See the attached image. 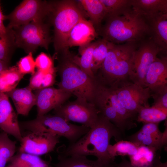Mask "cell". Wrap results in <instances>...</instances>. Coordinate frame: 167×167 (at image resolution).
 <instances>
[{
  "label": "cell",
  "instance_id": "obj_1",
  "mask_svg": "<svg viewBox=\"0 0 167 167\" xmlns=\"http://www.w3.org/2000/svg\"><path fill=\"white\" fill-rule=\"evenodd\" d=\"M122 134L119 129L103 115L99 113L94 126L76 142L67 146L58 147V154L67 156L91 155L104 162L114 161L109 157L107 149L113 137L117 141L122 140Z\"/></svg>",
  "mask_w": 167,
  "mask_h": 167
},
{
  "label": "cell",
  "instance_id": "obj_2",
  "mask_svg": "<svg viewBox=\"0 0 167 167\" xmlns=\"http://www.w3.org/2000/svg\"><path fill=\"white\" fill-rule=\"evenodd\" d=\"M55 56L58 62L56 69L60 78L58 88L94 104L98 84L96 77L92 78L80 68L73 60L69 49Z\"/></svg>",
  "mask_w": 167,
  "mask_h": 167
},
{
  "label": "cell",
  "instance_id": "obj_3",
  "mask_svg": "<svg viewBox=\"0 0 167 167\" xmlns=\"http://www.w3.org/2000/svg\"><path fill=\"white\" fill-rule=\"evenodd\" d=\"M98 34L115 44L127 42L140 43L150 38L149 26L144 17L133 9L122 15L105 19Z\"/></svg>",
  "mask_w": 167,
  "mask_h": 167
},
{
  "label": "cell",
  "instance_id": "obj_4",
  "mask_svg": "<svg viewBox=\"0 0 167 167\" xmlns=\"http://www.w3.org/2000/svg\"><path fill=\"white\" fill-rule=\"evenodd\" d=\"M139 43L115 44L108 41L107 54L99 70V73L96 75L98 80L113 88L129 81L133 58Z\"/></svg>",
  "mask_w": 167,
  "mask_h": 167
},
{
  "label": "cell",
  "instance_id": "obj_5",
  "mask_svg": "<svg viewBox=\"0 0 167 167\" xmlns=\"http://www.w3.org/2000/svg\"><path fill=\"white\" fill-rule=\"evenodd\" d=\"M49 3L47 16L54 28L53 41L56 54L67 48L71 31L78 22L85 18V15L77 1H53Z\"/></svg>",
  "mask_w": 167,
  "mask_h": 167
},
{
  "label": "cell",
  "instance_id": "obj_6",
  "mask_svg": "<svg viewBox=\"0 0 167 167\" xmlns=\"http://www.w3.org/2000/svg\"><path fill=\"white\" fill-rule=\"evenodd\" d=\"M25 129L32 132L51 133L66 138L69 144L74 143L90 130V128L78 126L66 121L56 115H44L35 119L27 121Z\"/></svg>",
  "mask_w": 167,
  "mask_h": 167
},
{
  "label": "cell",
  "instance_id": "obj_7",
  "mask_svg": "<svg viewBox=\"0 0 167 167\" xmlns=\"http://www.w3.org/2000/svg\"><path fill=\"white\" fill-rule=\"evenodd\" d=\"M49 26V24L44 22V19H39L14 28L16 47L28 54L33 53L39 46L48 50L52 39Z\"/></svg>",
  "mask_w": 167,
  "mask_h": 167
},
{
  "label": "cell",
  "instance_id": "obj_8",
  "mask_svg": "<svg viewBox=\"0 0 167 167\" xmlns=\"http://www.w3.org/2000/svg\"><path fill=\"white\" fill-rule=\"evenodd\" d=\"M160 53L159 48L151 38L140 42L134 55L129 74V80L134 83L145 88L144 80L146 73Z\"/></svg>",
  "mask_w": 167,
  "mask_h": 167
},
{
  "label": "cell",
  "instance_id": "obj_9",
  "mask_svg": "<svg viewBox=\"0 0 167 167\" xmlns=\"http://www.w3.org/2000/svg\"><path fill=\"white\" fill-rule=\"evenodd\" d=\"M54 110V114L66 121L77 122L90 128L96 124L100 113L94 104L78 98L73 101H66Z\"/></svg>",
  "mask_w": 167,
  "mask_h": 167
},
{
  "label": "cell",
  "instance_id": "obj_10",
  "mask_svg": "<svg viewBox=\"0 0 167 167\" xmlns=\"http://www.w3.org/2000/svg\"><path fill=\"white\" fill-rule=\"evenodd\" d=\"M49 11V2L24 0L10 14L5 15L4 20L9 21L6 28L13 29L34 20L44 19L47 16Z\"/></svg>",
  "mask_w": 167,
  "mask_h": 167
},
{
  "label": "cell",
  "instance_id": "obj_11",
  "mask_svg": "<svg viewBox=\"0 0 167 167\" xmlns=\"http://www.w3.org/2000/svg\"><path fill=\"white\" fill-rule=\"evenodd\" d=\"M113 89L123 106L136 116L141 107L149 106L148 101L151 92L148 88H143L128 81Z\"/></svg>",
  "mask_w": 167,
  "mask_h": 167
},
{
  "label": "cell",
  "instance_id": "obj_12",
  "mask_svg": "<svg viewBox=\"0 0 167 167\" xmlns=\"http://www.w3.org/2000/svg\"><path fill=\"white\" fill-rule=\"evenodd\" d=\"M60 137L48 133L29 132L23 136L18 152L38 156L47 154L54 150Z\"/></svg>",
  "mask_w": 167,
  "mask_h": 167
},
{
  "label": "cell",
  "instance_id": "obj_13",
  "mask_svg": "<svg viewBox=\"0 0 167 167\" xmlns=\"http://www.w3.org/2000/svg\"><path fill=\"white\" fill-rule=\"evenodd\" d=\"M35 95L37 116H40L62 105L72 94L59 88L49 87L36 90Z\"/></svg>",
  "mask_w": 167,
  "mask_h": 167
},
{
  "label": "cell",
  "instance_id": "obj_14",
  "mask_svg": "<svg viewBox=\"0 0 167 167\" xmlns=\"http://www.w3.org/2000/svg\"><path fill=\"white\" fill-rule=\"evenodd\" d=\"M8 98L5 93L0 92V128L20 142L23 135L17 115Z\"/></svg>",
  "mask_w": 167,
  "mask_h": 167
},
{
  "label": "cell",
  "instance_id": "obj_15",
  "mask_svg": "<svg viewBox=\"0 0 167 167\" xmlns=\"http://www.w3.org/2000/svg\"><path fill=\"white\" fill-rule=\"evenodd\" d=\"M143 17L149 27L151 38L159 48L161 55L167 56V13Z\"/></svg>",
  "mask_w": 167,
  "mask_h": 167
},
{
  "label": "cell",
  "instance_id": "obj_16",
  "mask_svg": "<svg viewBox=\"0 0 167 167\" xmlns=\"http://www.w3.org/2000/svg\"><path fill=\"white\" fill-rule=\"evenodd\" d=\"M98 34L92 23L84 18L73 27L69 34L66 48L77 46L79 47L91 43Z\"/></svg>",
  "mask_w": 167,
  "mask_h": 167
},
{
  "label": "cell",
  "instance_id": "obj_17",
  "mask_svg": "<svg viewBox=\"0 0 167 167\" xmlns=\"http://www.w3.org/2000/svg\"><path fill=\"white\" fill-rule=\"evenodd\" d=\"M145 87L150 92L167 85V56L157 57L151 64L145 75Z\"/></svg>",
  "mask_w": 167,
  "mask_h": 167
},
{
  "label": "cell",
  "instance_id": "obj_18",
  "mask_svg": "<svg viewBox=\"0 0 167 167\" xmlns=\"http://www.w3.org/2000/svg\"><path fill=\"white\" fill-rule=\"evenodd\" d=\"M32 91L28 86L24 88H15L5 93L12 99L18 114L27 116L36 105L35 96Z\"/></svg>",
  "mask_w": 167,
  "mask_h": 167
},
{
  "label": "cell",
  "instance_id": "obj_19",
  "mask_svg": "<svg viewBox=\"0 0 167 167\" xmlns=\"http://www.w3.org/2000/svg\"><path fill=\"white\" fill-rule=\"evenodd\" d=\"M98 90L113 108L121 118L131 128L136 126L134 122L137 116L127 111L122 105L114 89L98 81Z\"/></svg>",
  "mask_w": 167,
  "mask_h": 167
},
{
  "label": "cell",
  "instance_id": "obj_20",
  "mask_svg": "<svg viewBox=\"0 0 167 167\" xmlns=\"http://www.w3.org/2000/svg\"><path fill=\"white\" fill-rule=\"evenodd\" d=\"M58 162L54 167H116L114 161L104 162L98 159L92 160L86 156H66L58 154Z\"/></svg>",
  "mask_w": 167,
  "mask_h": 167
},
{
  "label": "cell",
  "instance_id": "obj_21",
  "mask_svg": "<svg viewBox=\"0 0 167 167\" xmlns=\"http://www.w3.org/2000/svg\"><path fill=\"white\" fill-rule=\"evenodd\" d=\"M86 11L98 34L102 27L101 22L107 15L106 8L100 0H79L77 1Z\"/></svg>",
  "mask_w": 167,
  "mask_h": 167
},
{
  "label": "cell",
  "instance_id": "obj_22",
  "mask_svg": "<svg viewBox=\"0 0 167 167\" xmlns=\"http://www.w3.org/2000/svg\"><path fill=\"white\" fill-rule=\"evenodd\" d=\"M94 104L100 113L107 118L123 133L125 130L131 129L121 118L115 109L98 90H97Z\"/></svg>",
  "mask_w": 167,
  "mask_h": 167
},
{
  "label": "cell",
  "instance_id": "obj_23",
  "mask_svg": "<svg viewBox=\"0 0 167 167\" xmlns=\"http://www.w3.org/2000/svg\"><path fill=\"white\" fill-rule=\"evenodd\" d=\"M132 9L143 16L167 13V0H132Z\"/></svg>",
  "mask_w": 167,
  "mask_h": 167
},
{
  "label": "cell",
  "instance_id": "obj_24",
  "mask_svg": "<svg viewBox=\"0 0 167 167\" xmlns=\"http://www.w3.org/2000/svg\"><path fill=\"white\" fill-rule=\"evenodd\" d=\"M96 44L95 41L79 47V52L80 57L72 54L73 61L83 71L92 78L96 77L91 69L93 52Z\"/></svg>",
  "mask_w": 167,
  "mask_h": 167
},
{
  "label": "cell",
  "instance_id": "obj_25",
  "mask_svg": "<svg viewBox=\"0 0 167 167\" xmlns=\"http://www.w3.org/2000/svg\"><path fill=\"white\" fill-rule=\"evenodd\" d=\"M24 75L15 66L2 71L0 73V92L5 93L15 88Z\"/></svg>",
  "mask_w": 167,
  "mask_h": 167
},
{
  "label": "cell",
  "instance_id": "obj_26",
  "mask_svg": "<svg viewBox=\"0 0 167 167\" xmlns=\"http://www.w3.org/2000/svg\"><path fill=\"white\" fill-rule=\"evenodd\" d=\"M158 151L154 147L139 146L136 153L129 157L130 162L132 165L137 167L152 166Z\"/></svg>",
  "mask_w": 167,
  "mask_h": 167
},
{
  "label": "cell",
  "instance_id": "obj_27",
  "mask_svg": "<svg viewBox=\"0 0 167 167\" xmlns=\"http://www.w3.org/2000/svg\"><path fill=\"white\" fill-rule=\"evenodd\" d=\"M167 110L153 107L142 106L138 110L136 120L143 123H159L167 119Z\"/></svg>",
  "mask_w": 167,
  "mask_h": 167
},
{
  "label": "cell",
  "instance_id": "obj_28",
  "mask_svg": "<svg viewBox=\"0 0 167 167\" xmlns=\"http://www.w3.org/2000/svg\"><path fill=\"white\" fill-rule=\"evenodd\" d=\"M6 28L5 33L0 34V60L9 62L16 46L13 29Z\"/></svg>",
  "mask_w": 167,
  "mask_h": 167
},
{
  "label": "cell",
  "instance_id": "obj_29",
  "mask_svg": "<svg viewBox=\"0 0 167 167\" xmlns=\"http://www.w3.org/2000/svg\"><path fill=\"white\" fill-rule=\"evenodd\" d=\"M127 139L137 147L145 146L154 147L160 151L166 145L162 140L157 138L140 130L136 133L127 137Z\"/></svg>",
  "mask_w": 167,
  "mask_h": 167
},
{
  "label": "cell",
  "instance_id": "obj_30",
  "mask_svg": "<svg viewBox=\"0 0 167 167\" xmlns=\"http://www.w3.org/2000/svg\"><path fill=\"white\" fill-rule=\"evenodd\" d=\"M100 1L105 6L107 11L106 18L109 17L122 15L132 10V0Z\"/></svg>",
  "mask_w": 167,
  "mask_h": 167
},
{
  "label": "cell",
  "instance_id": "obj_31",
  "mask_svg": "<svg viewBox=\"0 0 167 167\" xmlns=\"http://www.w3.org/2000/svg\"><path fill=\"white\" fill-rule=\"evenodd\" d=\"M137 148L138 147L132 142L121 140L113 145L110 144L107 151L110 158L114 161L115 157L118 156L130 157L133 156L137 152Z\"/></svg>",
  "mask_w": 167,
  "mask_h": 167
},
{
  "label": "cell",
  "instance_id": "obj_32",
  "mask_svg": "<svg viewBox=\"0 0 167 167\" xmlns=\"http://www.w3.org/2000/svg\"><path fill=\"white\" fill-rule=\"evenodd\" d=\"M8 135L3 131L0 133V167H6L16 151V142Z\"/></svg>",
  "mask_w": 167,
  "mask_h": 167
},
{
  "label": "cell",
  "instance_id": "obj_33",
  "mask_svg": "<svg viewBox=\"0 0 167 167\" xmlns=\"http://www.w3.org/2000/svg\"><path fill=\"white\" fill-rule=\"evenodd\" d=\"M96 41L91 64L92 70L95 76L101 67L108 50V41L107 40L102 38Z\"/></svg>",
  "mask_w": 167,
  "mask_h": 167
},
{
  "label": "cell",
  "instance_id": "obj_34",
  "mask_svg": "<svg viewBox=\"0 0 167 167\" xmlns=\"http://www.w3.org/2000/svg\"><path fill=\"white\" fill-rule=\"evenodd\" d=\"M43 160L38 156L18 152L11 158L9 164L6 167H28Z\"/></svg>",
  "mask_w": 167,
  "mask_h": 167
},
{
  "label": "cell",
  "instance_id": "obj_35",
  "mask_svg": "<svg viewBox=\"0 0 167 167\" xmlns=\"http://www.w3.org/2000/svg\"><path fill=\"white\" fill-rule=\"evenodd\" d=\"M150 92L154 101L152 107L167 110V85Z\"/></svg>",
  "mask_w": 167,
  "mask_h": 167
},
{
  "label": "cell",
  "instance_id": "obj_36",
  "mask_svg": "<svg viewBox=\"0 0 167 167\" xmlns=\"http://www.w3.org/2000/svg\"><path fill=\"white\" fill-rule=\"evenodd\" d=\"M32 54V52L29 53L27 55L21 58L17 63L19 70L24 75L30 74L32 75L35 73L36 64Z\"/></svg>",
  "mask_w": 167,
  "mask_h": 167
},
{
  "label": "cell",
  "instance_id": "obj_37",
  "mask_svg": "<svg viewBox=\"0 0 167 167\" xmlns=\"http://www.w3.org/2000/svg\"><path fill=\"white\" fill-rule=\"evenodd\" d=\"M35 61L36 67L38 71L47 73L56 69L54 66L52 58L44 53H41L39 54Z\"/></svg>",
  "mask_w": 167,
  "mask_h": 167
},
{
  "label": "cell",
  "instance_id": "obj_38",
  "mask_svg": "<svg viewBox=\"0 0 167 167\" xmlns=\"http://www.w3.org/2000/svg\"><path fill=\"white\" fill-rule=\"evenodd\" d=\"M45 73L37 71L31 77L28 87L32 90H38L45 87Z\"/></svg>",
  "mask_w": 167,
  "mask_h": 167
},
{
  "label": "cell",
  "instance_id": "obj_39",
  "mask_svg": "<svg viewBox=\"0 0 167 167\" xmlns=\"http://www.w3.org/2000/svg\"><path fill=\"white\" fill-rule=\"evenodd\" d=\"M5 15L3 14L1 7V4L0 0V34L5 33L6 31V28L3 24Z\"/></svg>",
  "mask_w": 167,
  "mask_h": 167
},
{
  "label": "cell",
  "instance_id": "obj_40",
  "mask_svg": "<svg viewBox=\"0 0 167 167\" xmlns=\"http://www.w3.org/2000/svg\"><path fill=\"white\" fill-rule=\"evenodd\" d=\"M153 167H167V161L165 163H162L160 161V154L157 153L154 159Z\"/></svg>",
  "mask_w": 167,
  "mask_h": 167
},
{
  "label": "cell",
  "instance_id": "obj_41",
  "mask_svg": "<svg viewBox=\"0 0 167 167\" xmlns=\"http://www.w3.org/2000/svg\"><path fill=\"white\" fill-rule=\"evenodd\" d=\"M116 167H137L132 165L130 162L124 157H122V160L118 163H116ZM148 167H153L149 166Z\"/></svg>",
  "mask_w": 167,
  "mask_h": 167
},
{
  "label": "cell",
  "instance_id": "obj_42",
  "mask_svg": "<svg viewBox=\"0 0 167 167\" xmlns=\"http://www.w3.org/2000/svg\"><path fill=\"white\" fill-rule=\"evenodd\" d=\"M28 167H54L51 165L49 162L43 160L42 161L34 164Z\"/></svg>",
  "mask_w": 167,
  "mask_h": 167
},
{
  "label": "cell",
  "instance_id": "obj_43",
  "mask_svg": "<svg viewBox=\"0 0 167 167\" xmlns=\"http://www.w3.org/2000/svg\"><path fill=\"white\" fill-rule=\"evenodd\" d=\"M8 65L9 62L0 60V73L8 68Z\"/></svg>",
  "mask_w": 167,
  "mask_h": 167
}]
</instances>
